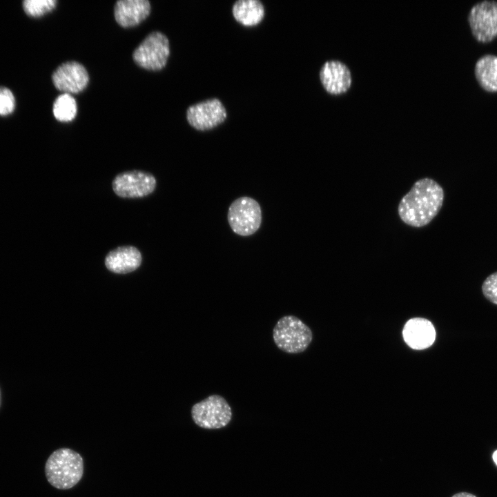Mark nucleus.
Returning <instances> with one entry per match:
<instances>
[{
  "label": "nucleus",
  "instance_id": "1",
  "mask_svg": "<svg viewBox=\"0 0 497 497\" xmlns=\"http://www.w3.org/2000/svg\"><path fill=\"white\" fill-rule=\"evenodd\" d=\"M444 191L431 178L416 181L410 191L402 198L398 212L401 220L413 227H422L429 224L440 211Z\"/></svg>",
  "mask_w": 497,
  "mask_h": 497
},
{
  "label": "nucleus",
  "instance_id": "2",
  "mask_svg": "<svg viewBox=\"0 0 497 497\" xmlns=\"http://www.w3.org/2000/svg\"><path fill=\"white\" fill-rule=\"evenodd\" d=\"M84 474V460L77 451L60 448L53 451L45 464L48 482L59 489H69L75 486Z\"/></svg>",
  "mask_w": 497,
  "mask_h": 497
},
{
  "label": "nucleus",
  "instance_id": "3",
  "mask_svg": "<svg viewBox=\"0 0 497 497\" xmlns=\"http://www.w3.org/2000/svg\"><path fill=\"white\" fill-rule=\"evenodd\" d=\"M275 345L287 353L304 351L311 344L313 333L311 329L296 316L282 317L273 329Z\"/></svg>",
  "mask_w": 497,
  "mask_h": 497
},
{
  "label": "nucleus",
  "instance_id": "4",
  "mask_svg": "<svg viewBox=\"0 0 497 497\" xmlns=\"http://www.w3.org/2000/svg\"><path fill=\"white\" fill-rule=\"evenodd\" d=\"M191 417L201 428L218 429L230 422L232 410L224 397L213 394L192 407Z\"/></svg>",
  "mask_w": 497,
  "mask_h": 497
},
{
  "label": "nucleus",
  "instance_id": "5",
  "mask_svg": "<svg viewBox=\"0 0 497 497\" xmlns=\"http://www.w3.org/2000/svg\"><path fill=\"white\" fill-rule=\"evenodd\" d=\"M227 219L231 228L235 234L243 237L252 235L261 226V207L251 197H239L230 205Z\"/></svg>",
  "mask_w": 497,
  "mask_h": 497
},
{
  "label": "nucleus",
  "instance_id": "6",
  "mask_svg": "<svg viewBox=\"0 0 497 497\" xmlns=\"http://www.w3.org/2000/svg\"><path fill=\"white\" fill-rule=\"evenodd\" d=\"M170 54L168 38L159 32L148 35L135 49L133 57L139 66L150 70L163 68Z\"/></svg>",
  "mask_w": 497,
  "mask_h": 497
},
{
  "label": "nucleus",
  "instance_id": "7",
  "mask_svg": "<svg viewBox=\"0 0 497 497\" xmlns=\"http://www.w3.org/2000/svg\"><path fill=\"white\" fill-rule=\"evenodd\" d=\"M468 22L477 41H491L497 36V1L485 0L474 4L469 12Z\"/></svg>",
  "mask_w": 497,
  "mask_h": 497
},
{
  "label": "nucleus",
  "instance_id": "8",
  "mask_svg": "<svg viewBox=\"0 0 497 497\" xmlns=\"http://www.w3.org/2000/svg\"><path fill=\"white\" fill-rule=\"evenodd\" d=\"M226 118L224 105L215 97L191 105L186 110L188 124L199 131L212 130L223 124Z\"/></svg>",
  "mask_w": 497,
  "mask_h": 497
},
{
  "label": "nucleus",
  "instance_id": "9",
  "mask_svg": "<svg viewBox=\"0 0 497 497\" xmlns=\"http://www.w3.org/2000/svg\"><path fill=\"white\" fill-rule=\"evenodd\" d=\"M114 193L123 198H139L151 194L156 187V179L150 173L142 170L122 172L112 182Z\"/></svg>",
  "mask_w": 497,
  "mask_h": 497
},
{
  "label": "nucleus",
  "instance_id": "10",
  "mask_svg": "<svg viewBox=\"0 0 497 497\" xmlns=\"http://www.w3.org/2000/svg\"><path fill=\"white\" fill-rule=\"evenodd\" d=\"M55 86L65 93H78L88 85L89 77L87 70L76 61L66 62L59 66L52 75Z\"/></svg>",
  "mask_w": 497,
  "mask_h": 497
},
{
  "label": "nucleus",
  "instance_id": "11",
  "mask_svg": "<svg viewBox=\"0 0 497 497\" xmlns=\"http://www.w3.org/2000/svg\"><path fill=\"white\" fill-rule=\"evenodd\" d=\"M319 75L321 84L325 90L332 95L345 92L351 85L352 78L350 70L340 61H326L322 66Z\"/></svg>",
  "mask_w": 497,
  "mask_h": 497
},
{
  "label": "nucleus",
  "instance_id": "12",
  "mask_svg": "<svg viewBox=\"0 0 497 497\" xmlns=\"http://www.w3.org/2000/svg\"><path fill=\"white\" fill-rule=\"evenodd\" d=\"M402 335L409 347L416 350H422L433 344L436 333L429 320L423 318H413L406 322Z\"/></svg>",
  "mask_w": 497,
  "mask_h": 497
},
{
  "label": "nucleus",
  "instance_id": "13",
  "mask_svg": "<svg viewBox=\"0 0 497 497\" xmlns=\"http://www.w3.org/2000/svg\"><path fill=\"white\" fill-rule=\"evenodd\" d=\"M142 261V254L138 248L133 246H121L107 254L104 263L110 271L126 274L138 269Z\"/></svg>",
  "mask_w": 497,
  "mask_h": 497
},
{
  "label": "nucleus",
  "instance_id": "14",
  "mask_svg": "<svg viewBox=\"0 0 497 497\" xmlns=\"http://www.w3.org/2000/svg\"><path fill=\"white\" fill-rule=\"evenodd\" d=\"M150 5L147 0H121L115 6V18L122 27L137 26L150 13Z\"/></svg>",
  "mask_w": 497,
  "mask_h": 497
},
{
  "label": "nucleus",
  "instance_id": "15",
  "mask_svg": "<svg viewBox=\"0 0 497 497\" xmlns=\"http://www.w3.org/2000/svg\"><path fill=\"white\" fill-rule=\"evenodd\" d=\"M232 14L239 23L253 27L264 19L265 7L260 0H238L232 6Z\"/></svg>",
  "mask_w": 497,
  "mask_h": 497
},
{
  "label": "nucleus",
  "instance_id": "16",
  "mask_svg": "<svg viewBox=\"0 0 497 497\" xmlns=\"http://www.w3.org/2000/svg\"><path fill=\"white\" fill-rule=\"evenodd\" d=\"M476 78L480 86L488 92H497V55L486 54L476 62Z\"/></svg>",
  "mask_w": 497,
  "mask_h": 497
},
{
  "label": "nucleus",
  "instance_id": "17",
  "mask_svg": "<svg viewBox=\"0 0 497 497\" xmlns=\"http://www.w3.org/2000/svg\"><path fill=\"white\" fill-rule=\"evenodd\" d=\"M77 111V103L70 94L64 93L59 95L53 104L55 117L60 121H72Z\"/></svg>",
  "mask_w": 497,
  "mask_h": 497
},
{
  "label": "nucleus",
  "instance_id": "18",
  "mask_svg": "<svg viewBox=\"0 0 497 497\" xmlns=\"http://www.w3.org/2000/svg\"><path fill=\"white\" fill-rule=\"evenodd\" d=\"M56 3L55 0H27L23 1V6L29 16L40 17L52 10Z\"/></svg>",
  "mask_w": 497,
  "mask_h": 497
},
{
  "label": "nucleus",
  "instance_id": "19",
  "mask_svg": "<svg viewBox=\"0 0 497 497\" xmlns=\"http://www.w3.org/2000/svg\"><path fill=\"white\" fill-rule=\"evenodd\" d=\"M481 289L485 298L497 305V271L490 274L484 280Z\"/></svg>",
  "mask_w": 497,
  "mask_h": 497
},
{
  "label": "nucleus",
  "instance_id": "20",
  "mask_svg": "<svg viewBox=\"0 0 497 497\" xmlns=\"http://www.w3.org/2000/svg\"><path fill=\"white\" fill-rule=\"evenodd\" d=\"M14 106L15 100L12 92L6 88L0 87V115L10 114Z\"/></svg>",
  "mask_w": 497,
  "mask_h": 497
},
{
  "label": "nucleus",
  "instance_id": "21",
  "mask_svg": "<svg viewBox=\"0 0 497 497\" xmlns=\"http://www.w3.org/2000/svg\"><path fill=\"white\" fill-rule=\"evenodd\" d=\"M451 497H477L476 496L467 491H461L455 494Z\"/></svg>",
  "mask_w": 497,
  "mask_h": 497
},
{
  "label": "nucleus",
  "instance_id": "22",
  "mask_svg": "<svg viewBox=\"0 0 497 497\" xmlns=\"http://www.w3.org/2000/svg\"><path fill=\"white\" fill-rule=\"evenodd\" d=\"M492 458H493L494 462H495V464H496V466H497V450H496V451L493 453V454H492Z\"/></svg>",
  "mask_w": 497,
  "mask_h": 497
},
{
  "label": "nucleus",
  "instance_id": "23",
  "mask_svg": "<svg viewBox=\"0 0 497 497\" xmlns=\"http://www.w3.org/2000/svg\"><path fill=\"white\" fill-rule=\"evenodd\" d=\"M1 402V389H0V406Z\"/></svg>",
  "mask_w": 497,
  "mask_h": 497
}]
</instances>
